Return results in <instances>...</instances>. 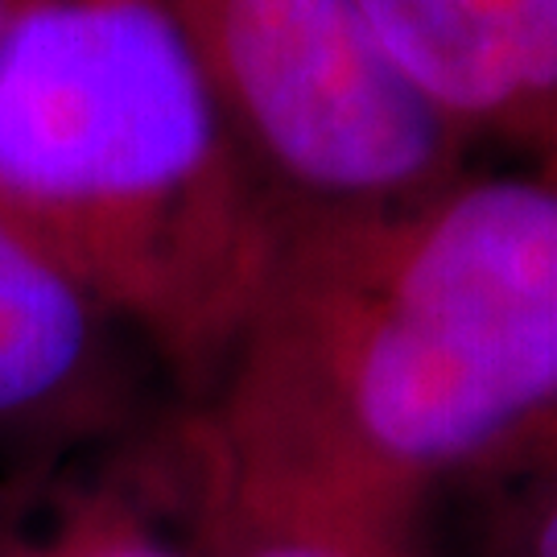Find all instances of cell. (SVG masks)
<instances>
[{"mask_svg":"<svg viewBox=\"0 0 557 557\" xmlns=\"http://www.w3.org/2000/svg\"><path fill=\"white\" fill-rule=\"evenodd\" d=\"M557 413V182L467 170L368 215L281 220L190 413L227 492L425 554V517Z\"/></svg>","mask_w":557,"mask_h":557,"instance_id":"1","label":"cell"},{"mask_svg":"<svg viewBox=\"0 0 557 557\" xmlns=\"http://www.w3.org/2000/svg\"><path fill=\"white\" fill-rule=\"evenodd\" d=\"M376 38L462 137L557 133V0H359Z\"/></svg>","mask_w":557,"mask_h":557,"instance_id":"5","label":"cell"},{"mask_svg":"<svg viewBox=\"0 0 557 557\" xmlns=\"http://www.w3.org/2000/svg\"><path fill=\"white\" fill-rule=\"evenodd\" d=\"M281 220L438 195L471 140L421 96L359 0H170Z\"/></svg>","mask_w":557,"mask_h":557,"instance_id":"3","label":"cell"},{"mask_svg":"<svg viewBox=\"0 0 557 557\" xmlns=\"http://www.w3.org/2000/svg\"><path fill=\"white\" fill-rule=\"evenodd\" d=\"M195 446L116 442L50 471L0 479V557H199Z\"/></svg>","mask_w":557,"mask_h":557,"instance_id":"6","label":"cell"},{"mask_svg":"<svg viewBox=\"0 0 557 557\" xmlns=\"http://www.w3.org/2000/svg\"><path fill=\"white\" fill-rule=\"evenodd\" d=\"M137 351V335L62 260L0 215V479L128 438Z\"/></svg>","mask_w":557,"mask_h":557,"instance_id":"4","label":"cell"},{"mask_svg":"<svg viewBox=\"0 0 557 557\" xmlns=\"http://www.w3.org/2000/svg\"><path fill=\"white\" fill-rule=\"evenodd\" d=\"M0 215L199 405L281 236L170 0H21L0 38Z\"/></svg>","mask_w":557,"mask_h":557,"instance_id":"2","label":"cell"},{"mask_svg":"<svg viewBox=\"0 0 557 557\" xmlns=\"http://www.w3.org/2000/svg\"><path fill=\"white\" fill-rule=\"evenodd\" d=\"M186 430H190V418H186ZM190 446H195V471H199V496H195L199 557H430L384 549L319 520L285 517L273 508L248 504L236 492H227L207 467L195 430H190Z\"/></svg>","mask_w":557,"mask_h":557,"instance_id":"8","label":"cell"},{"mask_svg":"<svg viewBox=\"0 0 557 557\" xmlns=\"http://www.w3.org/2000/svg\"><path fill=\"white\" fill-rule=\"evenodd\" d=\"M467 557H557V413L462 479Z\"/></svg>","mask_w":557,"mask_h":557,"instance_id":"7","label":"cell"},{"mask_svg":"<svg viewBox=\"0 0 557 557\" xmlns=\"http://www.w3.org/2000/svg\"><path fill=\"white\" fill-rule=\"evenodd\" d=\"M17 9H21V0H0V38H4V29H9V21H13Z\"/></svg>","mask_w":557,"mask_h":557,"instance_id":"10","label":"cell"},{"mask_svg":"<svg viewBox=\"0 0 557 557\" xmlns=\"http://www.w3.org/2000/svg\"><path fill=\"white\" fill-rule=\"evenodd\" d=\"M533 158H537V165H533V170H541L545 178L557 182V133H549V137L541 140L537 149H533Z\"/></svg>","mask_w":557,"mask_h":557,"instance_id":"9","label":"cell"}]
</instances>
